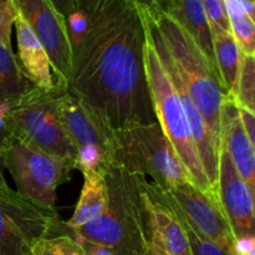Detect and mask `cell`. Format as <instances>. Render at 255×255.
<instances>
[{
  "instance_id": "cell-21",
  "label": "cell",
  "mask_w": 255,
  "mask_h": 255,
  "mask_svg": "<svg viewBox=\"0 0 255 255\" xmlns=\"http://www.w3.org/2000/svg\"><path fill=\"white\" fill-rule=\"evenodd\" d=\"M231 32L244 57L255 59V24L244 10L241 0H223Z\"/></svg>"
},
{
  "instance_id": "cell-28",
  "label": "cell",
  "mask_w": 255,
  "mask_h": 255,
  "mask_svg": "<svg viewBox=\"0 0 255 255\" xmlns=\"http://www.w3.org/2000/svg\"><path fill=\"white\" fill-rule=\"evenodd\" d=\"M255 251V236L234 239L232 255H248Z\"/></svg>"
},
{
  "instance_id": "cell-35",
  "label": "cell",
  "mask_w": 255,
  "mask_h": 255,
  "mask_svg": "<svg viewBox=\"0 0 255 255\" xmlns=\"http://www.w3.org/2000/svg\"><path fill=\"white\" fill-rule=\"evenodd\" d=\"M6 188H9V186H7L6 182H5L4 174H2L1 172V164H0V189H6Z\"/></svg>"
},
{
  "instance_id": "cell-13",
  "label": "cell",
  "mask_w": 255,
  "mask_h": 255,
  "mask_svg": "<svg viewBox=\"0 0 255 255\" xmlns=\"http://www.w3.org/2000/svg\"><path fill=\"white\" fill-rule=\"evenodd\" d=\"M138 186L146 211L149 242L169 255H192L183 223L171 199L146 177L138 176Z\"/></svg>"
},
{
  "instance_id": "cell-18",
  "label": "cell",
  "mask_w": 255,
  "mask_h": 255,
  "mask_svg": "<svg viewBox=\"0 0 255 255\" xmlns=\"http://www.w3.org/2000/svg\"><path fill=\"white\" fill-rule=\"evenodd\" d=\"M109 198L106 176L100 173L84 174V186L79 202L71 218L64 222L65 226L70 229H76L99 218L107 209Z\"/></svg>"
},
{
  "instance_id": "cell-7",
  "label": "cell",
  "mask_w": 255,
  "mask_h": 255,
  "mask_svg": "<svg viewBox=\"0 0 255 255\" xmlns=\"http://www.w3.org/2000/svg\"><path fill=\"white\" fill-rule=\"evenodd\" d=\"M57 109L76 152V169L106 176L117 164L116 131L67 87L60 90Z\"/></svg>"
},
{
  "instance_id": "cell-22",
  "label": "cell",
  "mask_w": 255,
  "mask_h": 255,
  "mask_svg": "<svg viewBox=\"0 0 255 255\" xmlns=\"http://www.w3.org/2000/svg\"><path fill=\"white\" fill-rule=\"evenodd\" d=\"M31 255H87L81 244L67 234L42 238L31 248Z\"/></svg>"
},
{
  "instance_id": "cell-1",
  "label": "cell",
  "mask_w": 255,
  "mask_h": 255,
  "mask_svg": "<svg viewBox=\"0 0 255 255\" xmlns=\"http://www.w3.org/2000/svg\"><path fill=\"white\" fill-rule=\"evenodd\" d=\"M86 31L72 47L67 90L112 128L157 122L144 69L146 26L133 0H79ZM74 11V12H75Z\"/></svg>"
},
{
  "instance_id": "cell-24",
  "label": "cell",
  "mask_w": 255,
  "mask_h": 255,
  "mask_svg": "<svg viewBox=\"0 0 255 255\" xmlns=\"http://www.w3.org/2000/svg\"><path fill=\"white\" fill-rule=\"evenodd\" d=\"M171 202L173 203L177 214H178V217L181 218L182 223H183L184 231H186L187 238H188V242H189V247H191L192 255H231V253H229V252H227L226 249H223L222 247L217 246L216 243H213L212 241H209V239L204 238L203 236H201V234H199L198 232H197L196 229H194L193 227L189 224V222L187 221V218L184 217V214L182 213L181 209L178 208V206H177V204L174 203L172 199H171Z\"/></svg>"
},
{
  "instance_id": "cell-10",
  "label": "cell",
  "mask_w": 255,
  "mask_h": 255,
  "mask_svg": "<svg viewBox=\"0 0 255 255\" xmlns=\"http://www.w3.org/2000/svg\"><path fill=\"white\" fill-rule=\"evenodd\" d=\"M17 14L29 24L50 57L56 85L67 87L72 52L65 19L51 0H12Z\"/></svg>"
},
{
  "instance_id": "cell-20",
  "label": "cell",
  "mask_w": 255,
  "mask_h": 255,
  "mask_svg": "<svg viewBox=\"0 0 255 255\" xmlns=\"http://www.w3.org/2000/svg\"><path fill=\"white\" fill-rule=\"evenodd\" d=\"M31 85L11 47L0 44V102H12Z\"/></svg>"
},
{
  "instance_id": "cell-14",
  "label": "cell",
  "mask_w": 255,
  "mask_h": 255,
  "mask_svg": "<svg viewBox=\"0 0 255 255\" xmlns=\"http://www.w3.org/2000/svg\"><path fill=\"white\" fill-rule=\"evenodd\" d=\"M218 198L234 239L255 236V208L251 192L239 177L231 156L222 147L219 153Z\"/></svg>"
},
{
  "instance_id": "cell-4",
  "label": "cell",
  "mask_w": 255,
  "mask_h": 255,
  "mask_svg": "<svg viewBox=\"0 0 255 255\" xmlns=\"http://www.w3.org/2000/svg\"><path fill=\"white\" fill-rule=\"evenodd\" d=\"M144 69L157 122L188 172L189 178L201 191L218 194L207 178L181 97L148 35L144 47Z\"/></svg>"
},
{
  "instance_id": "cell-8",
  "label": "cell",
  "mask_w": 255,
  "mask_h": 255,
  "mask_svg": "<svg viewBox=\"0 0 255 255\" xmlns=\"http://www.w3.org/2000/svg\"><path fill=\"white\" fill-rule=\"evenodd\" d=\"M0 164L9 171L20 196L56 211V189L72 169L66 162L11 137L0 148Z\"/></svg>"
},
{
  "instance_id": "cell-33",
  "label": "cell",
  "mask_w": 255,
  "mask_h": 255,
  "mask_svg": "<svg viewBox=\"0 0 255 255\" xmlns=\"http://www.w3.org/2000/svg\"><path fill=\"white\" fill-rule=\"evenodd\" d=\"M138 255H169V254L166 253L164 251H162V249L159 248V247H157L156 244L148 242L146 248H144Z\"/></svg>"
},
{
  "instance_id": "cell-29",
  "label": "cell",
  "mask_w": 255,
  "mask_h": 255,
  "mask_svg": "<svg viewBox=\"0 0 255 255\" xmlns=\"http://www.w3.org/2000/svg\"><path fill=\"white\" fill-rule=\"evenodd\" d=\"M133 1L144 9H157L167 12L176 0H133Z\"/></svg>"
},
{
  "instance_id": "cell-15",
  "label": "cell",
  "mask_w": 255,
  "mask_h": 255,
  "mask_svg": "<svg viewBox=\"0 0 255 255\" xmlns=\"http://www.w3.org/2000/svg\"><path fill=\"white\" fill-rule=\"evenodd\" d=\"M222 147L231 156L232 162L251 192L255 208V149L242 121L236 100L227 96L222 107Z\"/></svg>"
},
{
  "instance_id": "cell-23",
  "label": "cell",
  "mask_w": 255,
  "mask_h": 255,
  "mask_svg": "<svg viewBox=\"0 0 255 255\" xmlns=\"http://www.w3.org/2000/svg\"><path fill=\"white\" fill-rule=\"evenodd\" d=\"M237 105L255 116V59L244 57L237 96Z\"/></svg>"
},
{
  "instance_id": "cell-34",
  "label": "cell",
  "mask_w": 255,
  "mask_h": 255,
  "mask_svg": "<svg viewBox=\"0 0 255 255\" xmlns=\"http://www.w3.org/2000/svg\"><path fill=\"white\" fill-rule=\"evenodd\" d=\"M241 2L248 16L255 24V0H241Z\"/></svg>"
},
{
  "instance_id": "cell-25",
  "label": "cell",
  "mask_w": 255,
  "mask_h": 255,
  "mask_svg": "<svg viewBox=\"0 0 255 255\" xmlns=\"http://www.w3.org/2000/svg\"><path fill=\"white\" fill-rule=\"evenodd\" d=\"M212 31L224 30L231 32L228 15L223 0H202Z\"/></svg>"
},
{
  "instance_id": "cell-31",
  "label": "cell",
  "mask_w": 255,
  "mask_h": 255,
  "mask_svg": "<svg viewBox=\"0 0 255 255\" xmlns=\"http://www.w3.org/2000/svg\"><path fill=\"white\" fill-rule=\"evenodd\" d=\"M51 2L64 19L69 17L77 9V5H79V0H51Z\"/></svg>"
},
{
  "instance_id": "cell-9",
  "label": "cell",
  "mask_w": 255,
  "mask_h": 255,
  "mask_svg": "<svg viewBox=\"0 0 255 255\" xmlns=\"http://www.w3.org/2000/svg\"><path fill=\"white\" fill-rule=\"evenodd\" d=\"M60 224L56 211L37 206L10 188L0 189V255H31L32 247L54 236Z\"/></svg>"
},
{
  "instance_id": "cell-32",
  "label": "cell",
  "mask_w": 255,
  "mask_h": 255,
  "mask_svg": "<svg viewBox=\"0 0 255 255\" xmlns=\"http://www.w3.org/2000/svg\"><path fill=\"white\" fill-rule=\"evenodd\" d=\"M82 246V248L85 249L87 255H116L112 251H110L109 248H105V247L97 246V244L89 243V242L84 241H77Z\"/></svg>"
},
{
  "instance_id": "cell-5",
  "label": "cell",
  "mask_w": 255,
  "mask_h": 255,
  "mask_svg": "<svg viewBox=\"0 0 255 255\" xmlns=\"http://www.w3.org/2000/svg\"><path fill=\"white\" fill-rule=\"evenodd\" d=\"M62 86L51 90L30 85L11 104L10 127L14 138L66 162L76 169V152L57 109Z\"/></svg>"
},
{
  "instance_id": "cell-27",
  "label": "cell",
  "mask_w": 255,
  "mask_h": 255,
  "mask_svg": "<svg viewBox=\"0 0 255 255\" xmlns=\"http://www.w3.org/2000/svg\"><path fill=\"white\" fill-rule=\"evenodd\" d=\"M10 102H0V148L2 144L12 137L11 127H10Z\"/></svg>"
},
{
  "instance_id": "cell-11",
  "label": "cell",
  "mask_w": 255,
  "mask_h": 255,
  "mask_svg": "<svg viewBox=\"0 0 255 255\" xmlns=\"http://www.w3.org/2000/svg\"><path fill=\"white\" fill-rule=\"evenodd\" d=\"M164 193L178 206L189 224L201 236L226 249L232 255L234 237L218 194L201 191L192 181L183 182Z\"/></svg>"
},
{
  "instance_id": "cell-30",
  "label": "cell",
  "mask_w": 255,
  "mask_h": 255,
  "mask_svg": "<svg viewBox=\"0 0 255 255\" xmlns=\"http://www.w3.org/2000/svg\"><path fill=\"white\" fill-rule=\"evenodd\" d=\"M239 107V112H241L242 121H243L244 127H246V131L248 133L249 138H251L252 143H253L254 149H255V116L251 114L249 111H247L243 107Z\"/></svg>"
},
{
  "instance_id": "cell-19",
  "label": "cell",
  "mask_w": 255,
  "mask_h": 255,
  "mask_svg": "<svg viewBox=\"0 0 255 255\" xmlns=\"http://www.w3.org/2000/svg\"><path fill=\"white\" fill-rule=\"evenodd\" d=\"M212 37L214 59L222 85L226 90L227 96L234 99L238 92L244 55L242 54L232 32L216 30L212 31Z\"/></svg>"
},
{
  "instance_id": "cell-2",
  "label": "cell",
  "mask_w": 255,
  "mask_h": 255,
  "mask_svg": "<svg viewBox=\"0 0 255 255\" xmlns=\"http://www.w3.org/2000/svg\"><path fill=\"white\" fill-rule=\"evenodd\" d=\"M106 181L110 198L105 213L76 229L67 228L62 222L57 236L67 234L109 248L116 255H138L149 242L138 174L116 164L106 174Z\"/></svg>"
},
{
  "instance_id": "cell-6",
  "label": "cell",
  "mask_w": 255,
  "mask_h": 255,
  "mask_svg": "<svg viewBox=\"0 0 255 255\" xmlns=\"http://www.w3.org/2000/svg\"><path fill=\"white\" fill-rule=\"evenodd\" d=\"M116 138L117 164L129 173L149 177L164 192L191 181L158 122L125 126L116 129Z\"/></svg>"
},
{
  "instance_id": "cell-3",
  "label": "cell",
  "mask_w": 255,
  "mask_h": 255,
  "mask_svg": "<svg viewBox=\"0 0 255 255\" xmlns=\"http://www.w3.org/2000/svg\"><path fill=\"white\" fill-rule=\"evenodd\" d=\"M142 9L156 25L172 67L222 148V107L227 92L217 66L171 15L157 9Z\"/></svg>"
},
{
  "instance_id": "cell-12",
  "label": "cell",
  "mask_w": 255,
  "mask_h": 255,
  "mask_svg": "<svg viewBox=\"0 0 255 255\" xmlns=\"http://www.w3.org/2000/svg\"><path fill=\"white\" fill-rule=\"evenodd\" d=\"M139 10H141V14L142 16H143L144 26H146V31H147V35H148V39L151 40L152 45L154 46L156 51L158 52L164 69H166V71L168 72L169 76H171L172 82H173L174 85V89H176V91L178 92L179 97H181V101L182 104H183L187 119H188L189 126H191L192 134H193L194 143H196L197 146V151H198L199 158H201L202 164H203L204 172H206L209 184H211L212 188L218 193V191H217V186H218L219 153H221V144H219V142L217 141L213 132L211 131L209 126L207 125L206 120L203 119V116H202V114L199 112V110L197 109L194 102L192 101L191 96L188 95L187 90L184 89L183 84H182L181 80L178 79L176 71H174L173 67H172L168 56H167L166 51H164L163 45H162L161 37H159L158 31H157L156 25L153 24L151 17L147 15V12L144 11L142 7H139Z\"/></svg>"
},
{
  "instance_id": "cell-26",
  "label": "cell",
  "mask_w": 255,
  "mask_h": 255,
  "mask_svg": "<svg viewBox=\"0 0 255 255\" xmlns=\"http://www.w3.org/2000/svg\"><path fill=\"white\" fill-rule=\"evenodd\" d=\"M16 15L12 0H0V44L6 47H11V29Z\"/></svg>"
},
{
  "instance_id": "cell-16",
  "label": "cell",
  "mask_w": 255,
  "mask_h": 255,
  "mask_svg": "<svg viewBox=\"0 0 255 255\" xmlns=\"http://www.w3.org/2000/svg\"><path fill=\"white\" fill-rule=\"evenodd\" d=\"M20 66L26 79L40 89L51 90L56 86L51 62L40 40L20 14L15 20Z\"/></svg>"
},
{
  "instance_id": "cell-17",
  "label": "cell",
  "mask_w": 255,
  "mask_h": 255,
  "mask_svg": "<svg viewBox=\"0 0 255 255\" xmlns=\"http://www.w3.org/2000/svg\"><path fill=\"white\" fill-rule=\"evenodd\" d=\"M167 14L183 27L206 56L216 65L211 25L202 0H176Z\"/></svg>"
}]
</instances>
